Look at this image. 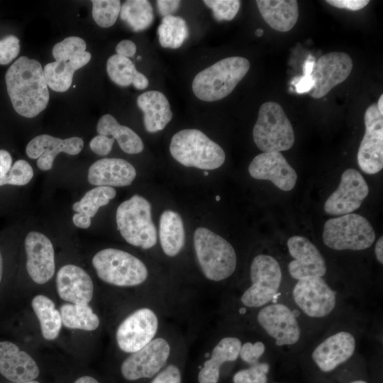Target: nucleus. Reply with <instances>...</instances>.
Returning a JSON list of instances; mask_svg holds the SVG:
<instances>
[{"label": "nucleus", "instance_id": "nucleus-34", "mask_svg": "<svg viewBox=\"0 0 383 383\" xmlns=\"http://www.w3.org/2000/svg\"><path fill=\"white\" fill-rule=\"evenodd\" d=\"M158 40L162 47L177 49L189 35L188 27L184 19L178 16L163 17L157 28Z\"/></svg>", "mask_w": 383, "mask_h": 383}, {"label": "nucleus", "instance_id": "nucleus-32", "mask_svg": "<svg viewBox=\"0 0 383 383\" xmlns=\"http://www.w3.org/2000/svg\"><path fill=\"white\" fill-rule=\"evenodd\" d=\"M62 326L69 329L94 331L101 324L99 316L89 304L65 302L60 307Z\"/></svg>", "mask_w": 383, "mask_h": 383}, {"label": "nucleus", "instance_id": "nucleus-46", "mask_svg": "<svg viewBox=\"0 0 383 383\" xmlns=\"http://www.w3.org/2000/svg\"><path fill=\"white\" fill-rule=\"evenodd\" d=\"M326 1L335 8L350 11L360 10L370 2L368 0H327Z\"/></svg>", "mask_w": 383, "mask_h": 383}, {"label": "nucleus", "instance_id": "nucleus-26", "mask_svg": "<svg viewBox=\"0 0 383 383\" xmlns=\"http://www.w3.org/2000/svg\"><path fill=\"white\" fill-rule=\"evenodd\" d=\"M136 177L135 167L121 158H102L89 168L87 179L93 185L104 187L129 186Z\"/></svg>", "mask_w": 383, "mask_h": 383}, {"label": "nucleus", "instance_id": "nucleus-5", "mask_svg": "<svg viewBox=\"0 0 383 383\" xmlns=\"http://www.w3.org/2000/svg\"><path fill=\"white\" fill-rule=\"evenodd\" d=\"M91 263L103 282L117 288L140 287L149 278L147 265L138 257L123 250L102 249L94 255Z\"/></svg>", "mask_w": 383, "mask_h": 383}, {"label": "nucleus", "instance_id": "nucleus-39", "mask_svg": "<svg viewBox=\"0 0 383 383\" xmlns=\"http://www.w3.org/2000/svg\"><path fill=\"white\" fill-rule=\"evenodd\" d=\"M270 366L267 362H257L237 371L233 376V383H267Z\"/></svg>", "mask_w": 383, "mask_h": 383}, {"label": "nucleus", "instance_id": "nucleus-47", "mask_svg": "<svg viewBox=\"0 0 383 383\" xmlns=\"http://www.w3.org/2000/svg\"><path fill=\"white\" fill-rule=\"evenodd\" d=\"M180 1L177 0H158L157 6L158 12L163 17L172 15L179 8Z\"/></svg>", "mask_w": 383, "mask_h": 383}, {"label": "nucleus", "instance_id": "nucleus-28", "mask_svg": "<svg viewBox=\"0 0 383 383\" xmlns=\"http://www.w3.org/2000/svg\"><path fill=\"white\" fill-rule=\"evenodd\" d=\"M256 4L265 21L277 31H289L297 22L299 18L297 1L257 0Z\"/></svg>", "mask_w": 383, "mask_h": 383}, {"label": "nucleus", "instance_id": "nucleus-1", "mask_svg": "<svg viewBox=\"0 0 383 383\" xmlns=\"http://www.w3.org/2000/svg\"><path fill=\"white\" fill-rule=\"evenodd\" d=\"M5 79L12 106L19 115L33 118L46 108L48 86L38 61L20 57L8 69Z\"/></svg>", "mask_w": 383, "mask_h": 383}, {"label": "nucleus", "instance_id": "nucleus-61", "mask_svg": "<svg viewBox=\"0 0 383 383\" xmlns=\"http://www.w3.org/2000/svg\"><path fill=\"white\" fill-rule=\"evenodd\" d=\"M220 199H221L220 196L217 195V196H216V201H219Z\"/></svg>", "mask_w": 383, "mask_h": 383}, {"label": "nucleus", "instance_id": "nucleus-50", "mask_svg": "<svg viewBox=\"0 0 383 383\" xmlns=\"http://www.w3.org/2000/svg\"><path fill=\"white\" fill-rule=\"evenodd\" d=\"M72 221L74 226L81 228H88L91 225V218L80 213L74 214Z\"/></svg>", "mask_w": 383, "mask_h": 383}, {"label": "nucleus", "instance_id": "nucleus-15", "mask_svg": "<svg viewBox=\"0 0 383 383\" xmlns=\"http://www.w3.org/2000/svg\"><path fill=\"white\" fill-rule=\"evenodd\" d=\"M365 132L358 148L357 160L362 171L369 174L383 167V115L377 104H371L365 113Z\"/></svg>", "mask_w": 383, "mask_h": 383}, {"label": "nucleus", "instance_id": "nucleus-8", "mask_svg": "<svg viewBox=\"0 0 383 383\" xmlns=\"http://www.w3.org/2000/svg\"><path fill=\"white\" fill-rule=\"evenodd\" d=\"M116 219L117 229L128 243L143 250L156 245L157 235L151 205L143 196L135 194L123 201L116 209Z\"/></svg>", "mask_w": 383, "mask_h": 383}, {"label": "nucleus", "instance_id": "nucleus-30", "mask_svg": "<svg viewBox=\"0 0 383 383\" xmlns=\"http://www.w3.org/2000/svg\"><path fill=\"white\" fill-rule=\"evenodd\" d=\"M31 307L39 322L43 338L48 341L56 340L61 331L62 323L60 311L48 296L39 294L31 300Z\"/></svg>", "mask_w": 383, "mask_h": 383}, {"label": "nucleus", "instance_id": "nucleus-36", "mask_svg": "<svg viewBox=\"0 0 383 383\" xmlns=\"http://www.w3.org/2000/svg\"><path fill=\"white\" fill-rule=\"evenodd\" d=\"M106 72L109 78L116 84L128 87L133 83L138 71L131 60L115 54L106 62Z\"/></svg>", "mask_w": 383, "mask_h": 383}, {"label": "nucleus", "instance_id": "nucleus-2", "mask_svg": "<svg viewBox=\"0 0 383 383\" xmlns=\"http://www.w3.org/2000/svg\"><path fill=\"white\" fill-rule=\"evenodd\" d=\"M185 346L182 334L165 325L148 345L124 357L120 365V373L128 382L146 380L148 382Z\"/></svg>", "mask_w": 383, "mask_h": 383}, {"label": "nucleus", "instance_id": "nucleus-27", "mask_svg": "<svg viewBox=\"0 0 383 383\" xmlns=\"http://www.w3.org/2000/svg\"><path fill=\"white\" fill-rule=\"evenodd\" d=\"M137 104L144 113V126L149 133L163 130L173 117L168 99L160 91L152 90L141 94Z\"/></svg>", "mask_w": 383, "mask_h": 383}, {"label": "nucleus", "instance_id": "nucleus-20", "mask_svg": "<svg viewBox=\"0 0 383 383\" xmlns=\"http://www.w3.org/2000/svg\"><path fill=\"white\" fill-rule=\"evenodd\" d=\"M287 248L294 258L288 265L292 278L299 280L325 275L327 270L325 259L309 239L300 235L292 236L287 240Z\"/></svg>", "mask_w": 383, "mask_h": 383}, {"label": "nucleus", "instance_id": "nucleus-7", "mask_svg": "<svg viewBox=\"0 0 383 383\" xmlns=\"http://www.w3.org/2000/svg\"><path fill=\"white\" fill-rule=\"evenodd\" d=\"M172 157L186 167L212 170L226 160L223 148L198 129H183L172 136L170 145Z\"/></svg>", "mask_w": 383, "mask_h": 383}, {"label": "nucleus", "instance_id": "nucleus-4", "mask_svg": "<svg viewBox=\"0 0 383 383\" xmlns=\"http://www.w3.org/2000/svg\"><path fill=\"white\" fill-rule=\"evenodd\" d=\"M193 244L197 264L209 282H223L235 272L236 252L225 238L206 228L200 227L194 233Z\"/></svg>", "mask_w": 383, "mask_h": 383}, {"label": "nucleus", "instance_id": "nucleus-48", "mask_svg": "<svg viewBox=\"0 0 383 383\" xmlns=\"http://www.w3.org/2000/svg\"><path fill=\"white\" fill-rule=\"evenodd\" d=\"M136 50L135 43L130 40H123L116 47V53L127 58L133 57Z\"/></svg>", "mask_w": 383, "mask_h": 383}, {"label": "nucleus", "instance_id": "nucleus-59", "mask_svg": "<svg viewBox=\"0 0 383 383\" xmlns=\"http://www.w3.org/2000/svg\"><path fill=\"white\" fill-rule=\"evenodd\" d=\"M350 383H367V382L363 380H355L353 382H351Z\"/></svg>", "mask_w": 383, "mask_h": 383}, {"label": "nucleus", "instance_id": "nucleus-6", "mask_svg": "<svg viewBox=\"0 0 383 383\" xmlns=\"http://www.w3.org/2000/svg\"><path fill=\"white\" fill-rule=\"evenodd\" d=\"M248 59L233 56L222 59L199 72L192 87L195 96L204 101H215L229 95L250 69Z\"/></svg>", "mask_w": 383, "mask_h": 383}, {"label": "nucleus", "instance_id": "nucleus-29", "mask_svg": "<svg viewBox=\"0 0 383 383\" xmlns=\"http://www.w3.org/2000/svg\"><path fill=\"white\" fill-rule=\"evenodd\" d=\"M160 243L163 253L174 257L185 244V231L180 215L172 210H165L160 218Z\"/></svg>", "mask_w": 383, "mask_h": 383}, {"label": "nucleus", "instance_id": "nucleus-42", "mask_svg": "<svg viewBox=\"0 0 383 383\" xmlns=\"http://www.w3.org/2000/svg\"><path fill=\"white\" fill-rule=\"evenodd\" d=\"M265 345L262 341H246L242 343L239 357L248 365H252L259 362L260 358L265 352Z\"/></svg>", "mask_w": 383, "mask_h": 383}, {"label": "nucleus", "instance_id": "nucleus-35", "mask_svg": "<svg viewBox=\"0 0 383 383\" xmlns=\"http://www.w3.org/2000/svg\"><path fill=\"white\" fill-rule=\"evenodd\" d=\"M116 195V191L113 187H96L87 192L80 201L74 203L72 209L91 218L101 206L108 204Z\"/></svg>", "mask_w": 383, "mask_h": 383}, {"label": "nucleus", "instance_id": "nucleus-23", "mask_svg": "<svg viewBox=\"0 0 383 383\" xmlns=\"http://www.w3.org/2000/svg\"><path fill=\"white\" fill-rule=\"evenodd\" d=\"M84 147V141L79 137L61 139L43 134L33 138L28 143L26 152L31 159H38L37 166L43 171L52 168L54 160L60 152L75 155Z\"/></svg>", "mask_w": 383, "mask_h": 383}, {"label": "nucleus", "instance_id": "nucleus-51", "mask_svg": "<svg viewBox=\"0 0 383 383\" xmlns=\"http://www.w3.org/2000/svg\"><path fill=\"white\" fill-rule=\"evenodd\" d=\"M135 88L138 89H145L149 84L148 78L141 72H137L134 78L133 83Z\"/></svg>", "mask_w": 383, "mask_h": 383}, {"label": "nucleus", "instance_id": "nucleus-45", "mask_svg": "<svg viewBox=\"0 0 383 383\" xmlns=\"http://www.w3.org/2000/svg\"><path fill=\"white\" fill-rule=\"evenodd\" d=\"M11 166L12 157L11 154L5 150H0V187L7 184Z\"/></svg>", "mask_w": 383, "mask_h": 383}, {"label": "nucleus", "instance_id": "nucleus-17", "mask_svg": "<svg viewBox=\"0 0 383 383\" xmlns=\"http://www.w3.org/2000/svg\"><path fill=\"white\" fill-rule=\"evenodd\" d=\"M353 69L350 56L342 52H332L321 56L311 74L313 86L309 94L314 99L326 96L334 87L344 82Z\"/></svg>", "mask_w": 383, "mask_h": 383}, {"label": "nucleus", "instance_id": "nucleus-18", "mask_svg": "<svg viewBox=\"0 0 383 383\" xmlns=\"http://www.w3.org/2000/svg\"><path fill=\"white\" fill-rule=\"evenodd\" d=\"M258 325L275 340L278 346L296 343L301 336L298 321L292 311L282 304L265 305L256 315Z\"/></svg>", "mask_w": 383, "mask_h": 383}, {"label": "nucleus", "instance_id": "nucleus-3", "mask_svg": "<svg viewBox=\"0 0 383 383\" xmlns=\"http://www.w3.org/2000/svg\"><path fill=\"white\" fill-rule=\"evenodd\" d=\"M166 305L144 301L126 314L118 323L114 332L116 348L127 355L152 341L165 326Z\"/></svg>", "mask_w": 383, "mask_h": 383}, {"label": "nucleus", "instance_id": "nucleus-52", "mask_svg": "<svg viewBox=\"0 0 383 383\" xmlns=\"http://www.w3.org/2000/svg\"><path fill=\"white\" fill-rule=\"evenodd\" d=\"M374 253L377 260L380 264H383V237L381 236L377 241L374 248Z\"/></svg>", "mask_w": 383, "mask_h": 383}, {"label": "nucleus", "instance_id": "nucleus-53", "mask_svg": "<svg viewBox=\"0 0 383 383\" xmlns=\"http://www.w3.org/2000/svg\"><path fill=\"white\" fill-rule=\"evenodd\" d=\"M315 58L312 55H309L304 64V75H311L314 65H315Z\"/></svg>", "mask_w": 383, "mask_h": 383}, {"label": "nucleus", "instance_id": "nucleus-22", "mask_svg": "<svg viewBox=\"0 0 383 383\" xmlns=\"http://www.w3.org/2000/svg\"><path fill=\"white\" fill-rule=\"evenodd\" d=\"M55 285L59 297L65 302L89 304L93 299V281L79 266L68 264L60 267L57 272Z\"/></svg>", "mask_w": 383, "mask_h": 383}, {"label": "nucleus", "instance_id": "nucleus-19", "mask_svg": "<svg viewBox=\"0 0 383 383\" xmlns=\"http://www.w3.org/2000/svg\"><path fill=\"white\" fill-rule=\"evenodd\" d=\"M26 270L30 279L38 284L49 282L55 272V251L52 242L44 234L29 232L25 238Z\"/></svg>", "mask_w": 383, "mask_h": 383}, {"label": "nucleus", "instance_id": "nucleus-10", "mask_svg": "<svg viewBox=\"0 0 383 383\" xmlns=\"http://www.w3.org/2000/svg\"><path fill=\"white\" fill-rule=\"evenodd\" d=\"M253 140L263 152L289 150L295 137L282 107L274 101L262 104L252 131Z\"/></svg>", "mask_w": 383, "mask_h": 383}, {"label": "nucleus", "instance_id": "nucleus-40", "mask_svg": "<svg viewBox=\"0 0 383 383\" xmlns=\"http://www.w3.org/2000/svg\"><path fill=\"white\" fill-rule=\"evenodd\" d=\"M204 3L212 10L213 17L218 21L233 19L240 6L238 0H204Z\"/></svg>", "mask_w": 383, "mask_h": 383}, {"label": "nucleus", "instance_id": "nucleus-58", "mask_svg": "<svg viewBox=\"0 0 383 383\" xmlns=\"http://www.w3.org/2000/svg\"><path fill=\"white\" fill-rule=\"evenodd\" d=\"M11 383H40V382H38L37 380H33V381H29V382H11Z\"/></svg>", "mask_w": 383, "mask_h": 383}, {"label": "nucleus", "instance_id": "nucleus-33", "mask_svg": "<svg viewBox=\"0 0 383 383\" xmlns=\"http://www.w3.org/2000/svg\"><path fill=\"white\" fill-rule=\"evenodd\" d=\"M120 17L135 32L148 28L152 23V7L147 0H128L121 6Z\"/></svg>", "mask_w": 383, "mask_h": 383}, {"label": "nucleus", "instance_id": "nucleus-11", "mask_svg": "<svg viewBox=\"0 0 383 383\" xmlns=\"http://www.w3.org/2000/svg\"><path fill=\"white\" fill-rule=\"evenodd\" d=\"M374 240L375 233L370 223L357 213L330 218L323 226V241L333 250H365Z\"/></svg>", "mask_w": 383, "mask_h": 383}, {"label": "nucleus", "instance_id": "nucleus-9", "mask_svg": "<svg viewBox=\"0 0 383 383\" xmlns=\"http://www.w3.org/2000/svg\"><path fill=\"white\" fill-rule=\"evenodd\" d=\"M86 42L77 36L67 37L54 45L52 52L55 61L43 68L47 84L51 89L65 92L70 89L74 72L91 60V53L86 51Z\"/></svg>", "mask_w": 383, "mask_h": 383}, {"label": "nucleus", "instance_id": "nucleus-62", "mask_svg": "<svg viewBox=\"0 0 383 383\" xmlns=\"http://www.w3.org/2000/svg\"><path fill=\"white\" fill-rule=\"evenodd\" d=\"M141 58H142L141 56H138V57H137V60H140Z\"/></svg>", "mask_w": 383, "mask_h": 383}, {"label": "nucleus", "instance_id": "nucleus-38", "mask_svg": "<svg viewBox=\"0 0 383 383\" xmlns=\"http://www.w3.org/2000/svg\"><path fill=\"white\" fill-rule=\"evenodd\" d=\"M186 352L185 346L162 371L148 383H182Z\"/></svg>", "mask_w": 383, "mask_h": 383}, {"label": "nucleus", "instance_id": "nucleus-14", "mask_svg": "<svg viewBox=\"0 0 383 383\" xmlns=\"http://www.w3.org/2000/svg\"><path fill=\"white\" fill-rule=\"evenodd\" d=\"M204 350L197 367V383H219L222 367L239 357L240 338L225 335L213 339Z\"/></svg>", "mask_w": 383, "mask_h": 383}, {"label": "nucleus", "instance_id": "nucleus-13", "mask_svg": "<svg viewBox=\"0 0 383 383\" xmlns=\"http://www.w3.org/2000/svg\"><path fill=\"white\" fill-rule=\"evenodd\" d=\"M292 296L296 306L312 318L329 315L336 305V292L321 277L299 279L293 288Z\"/></svg>", "mask_w": 383, "mask_h": 383}, {"label": "nucleus", "instance_id": "nucleus-25", "mask_svg": "<svg viewBox=\"0 0 383 383\" xmlns=\"http://www.w3.org/2000/svg\"><path fill=\"white\" fill-rule=\"evenodd\" d=\"M355 347L354 335L348 331H340L318 344L311 358L321 371L328 372L348 361L354 354Z\"/></svg>", "mask_w": 383, "mask_h": 383}, {"label": "nucleus", "instance_id": "nucleus-60", "mask_svg": "<svg viewBox=\"0 0 383 383\" xmlns=\"http://www.w3.org/2000/svg\"><path fill=\"white\" fill-rule=\"evenodd\" d=\"M208 174H209L208 172L206 170H204V176L206 177V176H208Z\"/></svg>", "mask_w": 383, "mask_h": 383}, {"label": "nucleus", "instance_id": "nucleus-56", "mask_svg": "<svg viewBox=\"0 0 383 383\" xmlns=\"http://www.w3.org/2000/svg\"><path fill=\"white\" fill-rule=\"evenodd\" d=\"M2 274H3V259H2L1 253L0 252V282L1 281Z\"/></svg>", "mask_w": 383, "mask_h": 383}, {"label": "nucleus", "instance_id": "nucleus-57", "mask_svg": "<svg viewBox=\"0 0 383 383\" xmlns=\"http://www.w3.org/2000/svg\"><path fill=\"white\" fill-rule=\"evenodd\" d=\"M263 33H264V30L262 28H257L255 33V35L257 37L262 36Z\"/></svg>", "mask_w": 383, "mask_h": 383}, {"label": "nucleus", "instance_id": "nucleus-49", "mask_svg": "<svg viewBox=\"0 0 383 383\" xmlns=\"http://www.w3.org/2000/svg\"><path fill=\"white\" fill-rule=\"evenodd\" d=\"M292 84L294 86L295 91L298 94L309 93L313 86L311 75H303L296 78Z\"/></svg>", "mask_w": 383, "mask_h": 383}, {"label": "nucleus", "instance_id": "nucleus-31", "mask_svg": "<svg viewBox=\"0 0 383 383\" xmlns=\"http://www.w3.org/2000/svg\"><path fill=\"white\" fill-rule=\"evenodd\" d=\"M99 135H111L116 139L121 149L128 154H138L143 151L144 145L140 136L131 128L121 126L110 114L102 116L96 125Z\"/></svg>", "mask_w": 383, "mask_h": 383}, {"label": "nucleus", "instance_id": "nucleus-44", "mask_svg": "<svg viewBox=\"0 0 383 383\" xmlns=\"http://www.w3.org/2000/svg\"><path fill=\"white\" fill-rule=\"evenodd\" d=\"M114 140L109 136L97 135L91 140L89 148L96 155L105 156L111 152Z\"/></svg>", "mask_w": 383, "mask_h": 383}, {"label": "nucleus", "instance_id": "nucleus-12", "mask_svg": "<svg viewBox=\"0 0 383 383\" xmlns=\"http://www.w3.org/2000/svg\"><path fill=\"white\" fill-rule=\"evenodd\" d=\"M282 279L277 260L272 256L260 254L250 266V285L241 293L239 301L248 309L267 305L277 293Z\"/></svg>", "mask_w": 383, "mask_h": 383}, {"label": "nucleus", "instance_id": "nucleus-41", "mask_svg": "<svg viewBox=\"0 0 383 383\" xmlns=\"http://www.w3.org/2000/svg\"><path fill=\"white\" fill-rule=\"evenodd\" d=\"M33 170L31 165L24 160L16 161L9 171L7 184L23 186L33 178Z\"/></svg>", "mask_w": 383, "mask_h": 383}, {"label": "nucleus", "instance_id": "nucleus-24", "mask_svg": "<svg viewBox=\"0 0 383 383\" xmlns=\"http://www.w3.org/2000/svg\"><path fill=\"white\" fill-rule=\"evenodd\" d=\"M0 374L11 382L35 380L40 369L33 357L10 341H0Z\"/></svg>", "mask_w": 383, "mask_h": 383}, {"label": "nucleus", "instance_id": "nucleus-21", "mask_svg": "<svg viewBox=\"0 0 383 383\" xmlns=\"http://www.w3.org/2000/svg\"><path fill=\"white\" fill-rule=\"evenodd\" d=\"M250 175L257 179L269 180L282 191H290L296 182L297 174L279 152H262L248 167Z\"/></svg>", "mask_w": 383, "mask_h": 383}, {"label": "nucleus", "instance_id": "nucleus-55", "mask_svg": "<svg viewBox=\"0 0 383 383\" xmlns=\"http://www.w3.org/2000/svg\"><path fill=\"white\" fill-rule=\"evenodd\" d=\"M378 111L383 115V95L382 94L377 104Z\"/></svg>", "mask_w": 383, "mask_h": 383}, {"label": "nucleus", "instance_id": "nucleus-37", "mask_svg": "<svg viewBox=\"0 0 383 383\" xmlns=\"http://www.w3.org/2000/svg\"><path fill=\"white\" fill-rule=\"evenodd\" d=\"M92 17L95 23L102 28L112 26L116 21L121 11L118 0H93Z\"/></svg>", "mask_w": 383, "mask_h": 383}, {"label": "nucleus", "instance_id": "nucleus-16", "mask_svg": "<svg viewBox=\"0 0 383 383\" xmlns=\"http://www.w3.org/2000/svg\"><path fill=\"white\" fill-rule=\"evenodd\" d=\"M368 194L369 187L362 175L355 169H347L338 187L326 201L324 211L331 216L350 213L361 206Z\"/></svg>", "mask_w": 383, "mask_h": 383}, {"label": "nucleus", "instance_id": "nucleus-43", "mask_svg": "<svg viewBox=\"0 0 383 383\" xmlns=\"http://www.w3.org/2000/svg\"><path fill=\"white\" fill-rule=\"evenodd\" d=\"M20 52V40L9 35L0 40V65H5L15 59Z\"/></svg>", "mask_w": 383, "mask_h": 383}, {"label": "nucleus", "instance_id": "nucleus-54", "mask_svg": "<svg viewBox=\"0 0 383 383\" xmlns=\"http://www.w3.org/2000/svg\"><path fill=\"white\" fill-rule=\"evenodd\" d=\"M74 383H100L96 378L89 376L84 375L77 378Z\"/></svg>", "mask_w": 383, "mask_h": 383}]
</instances>
